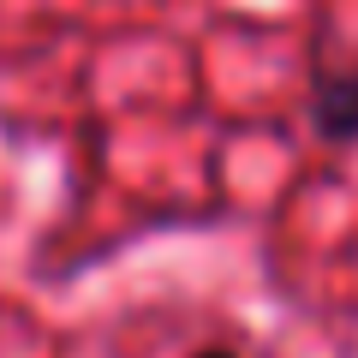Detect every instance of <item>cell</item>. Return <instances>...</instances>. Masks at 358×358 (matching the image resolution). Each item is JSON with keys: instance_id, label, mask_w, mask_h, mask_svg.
Instances as JSON below:
<instances>
[{"instance_id": "cell-2", "label": "cell", "mask_w": 358, "mask_h": 358, "mask_svg": "<svg viewBox=\"0 0 358 358\" xmlns=\"http://www.w3.org/2000/svg\"><path fill=\"white\" fill-rule=\"evenodd\" d=\"M197 358H233V352H197Z\"/></svg>"}, {"instance_id": "cell-1", "label": "cell", "mask_w": 358, "mask_h": 358, "mask_svg": "<svg viewBox=\"0 0 358 358\" xmlns=\"http://www.w3.org/2000/svg\"><path fill=\"white\" fill-rule=\"evenodd\" d=\"M310 131L334 150H352L358 143V66H341V72H317L310 84Z\"/></svg>"}]
</instances>
